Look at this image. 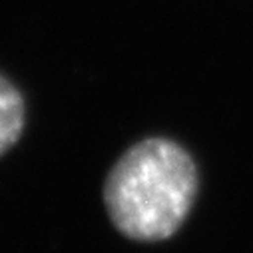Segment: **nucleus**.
Listing matches in <instances>:
<instances>
[{
	"label": "nucleus",
	"mask_w": 253,
	"mask_h": 253,
	"mask_svg": "<svg viewBox=\"0 0 253 253\" xmlns=\"http://www.w3.org/2000/svg\"><path fill=\"white\" fill-rule=\"evenodd\" d=\"M200 189L189 152L168 138H148L126 150L104 183L114 227L134 241L169 239L192 211Z\"/></svg>",
	"instance_id": "nucleus-1"
},
{
	"label": "nucleus",
	"mask_w": 253,
	"mask_h": 253,
	"mask_svg": "<svg viewBox=\"0 0 253 253\" xmlns=\"http://www.w3.org/2000/svg\"><path fill=\"white\" fill-rule=\"evenodd\" d=\"M24 130V100L16 86L0 74V156L8 152Z\"/></svg>",
	"instance_id": "nucleus-2"
}]
</instances>
